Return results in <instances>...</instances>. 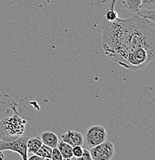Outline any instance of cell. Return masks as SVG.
Segmentation results:
<instances>
[{"instance_id":"cell-1","label":"cell","mask_w":155,"mask_h":160,"mask_svg":"<svg viewBox=\"0 0 155 160\" xmlns=\"http://www.w3.org/2000/svg\"><path fill=\"white\" fill-rule=\"evenodd\" d=\"M102 45L106 56L120 66L139 48L155 50V24L137 14L129 19L103 20Z\"/></svg>"},{"instance_id":"cell-2","label":"cell","mask_w":155,"mask_h":160,"mask_svg":"<svg viewBox=\"0 0 155 160\" xmlns=\"http://www.w3.org/2000/svg\"><path fill=\"white\" fill-rule=\"evenodd\" d=\"M26 120L23 119L17 112L9 117L0 121V139L4 141H13L23 135L26 129Z\"/></svg>"},{"instance_id":"cell-3","label":"cell","mask_w":155,"mask_h":160,"mask_svg":"<svg viewBox=\"0 0 155 160\" xmlns=\"http://www.w3.org/2000/svg\"><path fill=\"white\" fill-rule=\"evenodd\" d=\"M151 90L152 97L150 101H145L144 96L141 95L138 99L137 109L138 114L141 116L147 131L153 138L155 136V96L154 87L148 86Z\"/></svg>"},{"instance_id":"cell-4","label":"cell","mask_w":155,"mask_h":160,"mask_svg":"<svg viewBox=\"0 0 155 160\" xmlns=\"http://www.w3.org/2000/svg\"><path fill=\"white\" fill-rule=\"evenodd\" d=\"M36 136L35 129L32 127H26L24 132L17 139L13 141H4L0 140V151L10 150L19 153L23 160H27V140L30 137Z\"/></svg>"},{"instance_id":"cell-5","label":"cell","mask_w":155,"mask_h":160,"mask_svg":"<svg viewBox=\"0 0 155 160\" xmlns=\"http://www.w3.org/2000/svg\"><path fill=\"white\" fill-rule=\"evenodd\" d=\"M107 134L105 128L100 125H95L87 129L86 133V138L84 139L83 144L85 147L92 148L106 141Z\"/></svg>"},{"instance_id":"cell-6","label":"cell","mask_w":155,"mask_h":160,"mask_svg":"<svg viewBox=\"0 0 155 160\" xmlns=\"http://www.w3.org/2000/svg\"><path fill=\"white\" fill-rule=\"evenodd\" d=\"M93 160H110L114 156V146L111 141H104L90 150Z\"/></svg>"},{"instance_id":"cell-7","label":"cell","mask_w":155,"mask_h":160,"mask_svg":"<svg viewBox=\"0 0 155 160\" xmlns=\"http://www.w3.org/2000/svg\"><path fill=\"white\" fill-rule=\"evenodd\" d=\"M61 139L65 142L70 145L72 147L76 146H83L84 142V137L82 133L73 130H68L66 132L61 135Z\"/></svg>"},{"instance_id":"cell-8","label":"cell","mask_w":155,"mask_h":160,"mask_svg":"<svg viewBox=\"0 0 155 160\" xmlns=\"http://www.w3.org/2000/svg\"><path fill=\"white\" fill-rule=\"evenodd\" d=\"M41 140L43 144L46 146H50L51 148H55L57 146L58 142H59V138L52 132H43L41 134Z\"/></svg>"},{"instance_id":"cell-9","label":"cell","mask_w":155,"mask_h":160,"mask_svg":"<svg viewBox=\"0 0 155 160\" xmlns=\"http://www.w3.org/2000/svg\"><path fill=\"white\" fill-rule=\"evenodd\" d=\"M56 147L60 152L62 155L63 159H73V147L68 143L65 142L63 140L58 142V144Z\"/></svg>"},{"instance_id":"cell-10","label":"cell","mask_w":155,"mask_h":160,"mask_svg":"<svg viewBox=\"0 0 155 160\" xmlns=\"http://www.w3.org/2000/svg\"><path fill=\"white\" fill-rule=\"evenodd\" d=\"M42 145H43V142H42L40 138L38 137L37 136L30 137L27 140V143H26L27 152L35 154L37 152V150L41 147Z\"/></svg>"},{"instance_id":"cell-11","label":"cell","mask_w":155,"mask_h":160,"mask_svg":"<svg viewBox=\"0 0 155 160\" xmlns=\"http://www.w3.org/2000/svg\"><path fill=\"white\" fill-rule=\"evenodd\" d=\"M141 0H122V3L130 12L136 14L140 9Z\"/></svg>"},{"instance_id":"cell-12","label":"cell","mask_w":155,"mask_h":160,"mask_svg":"<svg viewBox=\"0 0 155 160\" xmlns=\"http://www.w3.org/2000/svg\"><path fill=\"white\" fill-rule=\"evenodd\" d=\"M52 149L50 146H46V145L43 144L41 146V147L37 150L35 154L38 155V156L43 157L45 160H50L51 159V154H52Z\"/></svg>"},{"instance_id":"cell-13","label":"cell","mask_w":155,"mask_h":160,"mask_svg":"<svg viewBox=\"0 0 155 160\" xmlns=\"http://www.w3.org/2000/svg\"><path fill=\"white\" fill-rule=\"evenodd\" d=\"M138 16H141V17L144 18L148 20H151V21L154 22V19H155V10H146V9H139L137 11V12L136 13Z\"/></svg>"},{"instance_id":"cell-14","label":"cell","mask_w":155,"mask_h":160,"mask_svg":"<svg viewBox=\"0 0 155 160\" xmlns=\"http://www.w3.org/2000/svg\"><path fill=\"white\" fill-rule=\"evenodd\" d=\"M140 9L155 10V0H141Z\"/></svg>"},{"instance_id":"cell-15","label":"cell","mask_w":155,"mask_h":160,"mask_svg":"<svg viewBox=\"0 0 155 160\" xmlns=\"http://www.w3.org/2000/svg\"><path fill=\"white\" fill-rule=\"evenodd\" d=\"M51 159L52 160H62L63 157L61 155L60 152L58 149L57 147L53 148L52 149V154H51Z\"/></svg>"},{"instance_id":"cell-16","label":"cell","mask_w":155,"mask_h":160,"mask_svg":"<svg viewBox=\"0 0 155 160\" xmlns=\"http://www.w3.org/2000/svg\"><path fill=\"white\" fill-rule=\"evenodd\" d=\"M76 159H78V160H92L90 152V150L88 149H86V148H83L82 155H81V156Z\"/></svg>"},{"instance_id":"cell-17","label":"cell","mask_w":155,"mask_h":160,"mask_svg":"<svg viewBox=\"0 0 155 160\" xmlns=\"http://www.w3.org/2000/svg\"><path fill=\"white\" fill-rule=\"evenodd\" d=\"M83 148L82 146H76L73 147V156L76 159H78L82 155Z\"/></svg>"},{"instance_id":"cell-18","label":"cell","mask_w":155,"mask_h":160,"mask_svg":"<svg viewBox=\"0 0 155 160\" xmlns=\"http://www.w3.org/2000/svg\"><path fill=\"white\" fill-rule=\"evenodd\" d=\"M27 159L28 160H45L43 157H41V156H38V155L36 154H33V156H29V157H28Z\"/></svg>"},{"instance_id":"cell-19","label":"cell","mask_w":155,"mask_h":160,"mask_svg":"<svg viewBox=\"0 0 155 160\" xmlns=\"http://www.w3.org/2000/svg\"><path fill=\"white\" fill-rule=\"evenodd\" d=\"M4 159V154H3V151H0V160Z\"/></svg>"}]
</instances>
